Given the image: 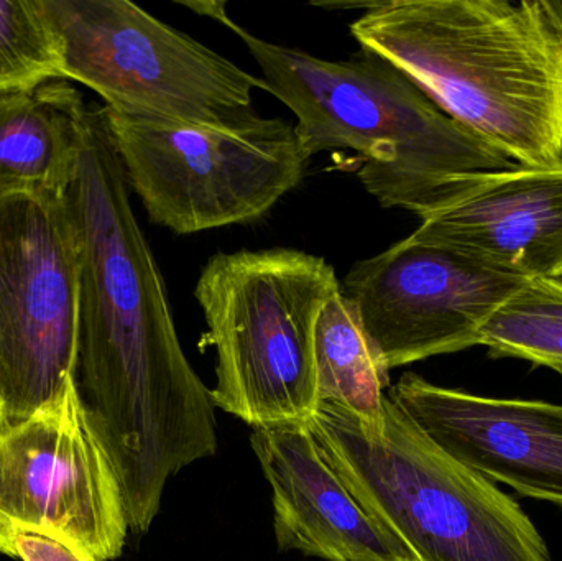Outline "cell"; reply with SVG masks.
<instances>
[{"label":"cell","mask_w":562,"mask_h":561,"mask_svg":"<svg viewBox=\"0 0 562 561\" xmlns=\"http://www.w3.org/2000/svg\"><path fill=\"white\" fill-rule=\"evenodd\" d=\"M128 190L104 109H88L66 188L81 240L72 385L121 484L128 527L145 534L168 480L216 453L217 422L211 391L181 348Z\"/></svg>","instance_id":"1"},{"label":"cell","mask_w":562,"mask_h":561,"mask_svg":"<svg viewBox=\"0 0 562 561\" xmlns=\"http://www.w3.org/2000/svg\"><path fill=\"white\" fill-rule=\"evenodd\" d=\"M350 33L514 164H561L562 2H370Z\"/></svg>","instance_id":"2"},{"label":"cell","mask_w":562,"mask_h":561,"mask_svg":"<svg viewBox=\"0 0 562 561\" xmlns=\"http://www.w3.org/2000/svg\"><path fill=\"white\" fill-rule=\"evenodd\" d=\"M233 30L262 71L269 91L296 115L311 158L352 150L363 188L383 207L416 216L441 203L462 178L507 170L514 161L449 117L408 76L369 49L327 61L252 35L226 12V2H187Z\"/></svg>","instance_id":"3"},{"label":"cell","mask_w":562,"mask_h":561,"mask_svg":"<svg viewBox=\"0 0 562 561\" xmlns=\"http://www.w3.org/2000/svg\"><path fill=\"white\" fill-rule=\"evenodd\" d=\"M306 424L327 467L416 561H553L517 501L449 457L389 395L380 427L333 402Z\"/></svg>","instance_id":"4"},{"label":"cell","mask_w":562,"mask_h":561,"mask_svg":"<svg viewBox=\"0 0 562 561\" xmlns=\"http://www.w3.org/2000/svg\"><path fill=\"white\" fill-rule=\"evenodd\" d=\"M339 290L326 259L303 250L211 257L194 296L217 352L214 407L252 428L310 420L319 407L314 329Z\"/></svg>","instance_id":"5"},{"label":"cell","mask_w":562,"mask_h":561,"mask_svg":"<svg viewBox=\"0 0 562 561\" xmlns=\"http://www.w3.org/2000/svg\"><path fill=\"white\" fill-rule=\"evenodd\" d=\"M102 109L128 187L151 223L180 236L266 216L311 158L281 119L210 125Z\"/></svg>","instance_id":"6"},{"label":"cell","mask_w":562,"mask_h":561,"mask_svg":"<svg viewBox=\"0 0 562 561\" xmlns=\"http://www.w3.org/2000/svg\"><path fill=\"white\" fill-rule=\"evenodd\" d=\"M63 52V81L132 114L233 125L256 115L262 79L128 0H42Z\"/></svg>","instance_id":"7"},{"label":"cell","mask_w":562,"mask_h":561,"mask_svg":"<svg viewBox=\"0 0 562 561\" xmlns=\"http://www.w3.org/2000/svg\"><path fill=\"white\" fill-rule=\"evenodd\" d=\"M81 240L65 190H0V431L72 384Z\"/></svg>","instance_id":"8"},{"label":"cell","mask_w":562,"mask_h":561,"mask_svg":"<svg viewBox=\"0 0 562 561\" xmlns=\"http://www.w3.org/2000/svg\"><path fill=\"white\" fill-rule=\"evenodd\" d=\"M525 283L408 236L353 263L340 290L392 371L481 346L485 325Z\"/></svg>","instance_id":"9"},{"label":"cell","mask_w":562,"mask_h":561,"mask_svg":"<svg viewBox=\"0 0 562 561\" xmlns=\"http://www.w3.org/2000/svg\"><path fill=\"white\" fill-rule=\"evenodd\" d=\"M0 516L58 534L95 560L121 557L131 530L124 496L75 385L0 431Z\"/></svg>","instance_id":"10"},{"label":"cell","mask_w":562,"mask_h":561,"mask_svg":"<svg viewBox=\"0 0 562 561\" xmlns=\"http://www.w3.org/2000/svg\"><path fill=\"white\" fill-rule=\"evenodd\" d=\"M390 401L449 457L492 483L562 507V405L400 379Z\"/></svg>","instance_id":"11"},{"label":"cell","mask_w":562,"mask_h":561,"mask_svg":"<svg viewBox=\"0 0 562 561\" xmlns=\"http://www.w3.org/2000/svg\"><path fill=\"white\" fill-rule=\"evenodd\" d=\"M418 217L416 240L525 282L562 279V161L468 175Z\"/></svg>","instance_id":"12"},{"label":"cell","mask_w":562,"mask_h":561,"mask_svg":"<svg viewBox=\"0 0 562 561\" xmlns=\"http://www.w3.org/2000/svg\"><path fill=\"white\" fill-rule=\"evenodd\" d=\"M252 448L272 487L280 550L326 561H416L327 467L306 422L254 428Z\"/></svg>","instance_id":"13"},{"label":"cell","mask_w":562,"mask_h":561,"mask_svg":"<svg viewBox=\"0 0 562 561\" xmlns=\"http://www.w3.org/2000/svg\"><path fill=\"white\" fill-rule=\"evenodd\" d=\"M82 96L68 81L0 91V190H65L85 138Z\"/></svg>","instance_id":"14"},{"label":"cell","mask_w":562,"mask_h":561,"mask_svg":"<svg viewBox=\"0 0 562 561\" xmlns=\"http://www.w3.org/2000/svg\"><path fill=\"white\" fill-rule=\"evenodd\" d=\"M317 397L346 408L366 428L382 425L390 371L342 290L321 310L314 329Z\"/></svg>","instance_id":"15"},{"label":"cell","mask_w":562,"mask_h":561,"mask_svg":"<svg viewBox=\"0 0 562 561\" xmlns=\"http://www.w3.org/2000/svg\"><path fill=\"white\" fill-rule=\"evenodd\" d=\"M481 346L562 372V279L525 283L485 325Z\"/></svg>","instance_id":"16"},{"label":"cell","mask_w":562,"mask_h":561,"mask_svg":"<svg viewBox=\"0 0 562 561\" xmlns=\"http://www.w3.org/2000/svg\"><path fill=\"white\" fill-rule=\"evenodd\" d=\"M63 52L42 0H0V91L63 81Z\"/></svg>","instance_id":"17"},{"label":"cell","mask_w":562,"mask_h":561,"mask_svg":"<svg viewBox=\"0 0 562 561\" xmlns=\"http://www.w3.org/2000/svg\"><path fill=\"white\" fill-rule=\"evenodd\" d=\"M0 553L22 561H99L71 540L0 516Z\"/></svg>","instance_id":"18"},{"label":"cell","mask_w":562,"mask_h":561,"mask_svg":"<svg viewBox=\"0 0 562 561\" xmlns=\"http://www.w3.org/2000/svg\"><path fill=\"white\" fill-rule=\"evenodd\" d=\"M560 374L562 375V372H560Z\"/></svg>","instance_id":"19"}]
</instances>
